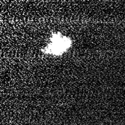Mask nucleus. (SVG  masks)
<instances>
[{"mask_svg":"<svg viewBox=\"0 0 125 125\" xmlns=\"http://www.w3.org/2000/svg\"><path fill=\"white\" fill-rule=\"evenodd\" d=\"M71 45V41L69 39H64V38H59V35L54 36L52 38V43L49 46V50L47 52H50L55 55L62 54L67 47Z\"/></svg>","mask_w":125,"mask_h":125,"instance_id":"f257e3e1","label":"nucleus"}]
</instances>
